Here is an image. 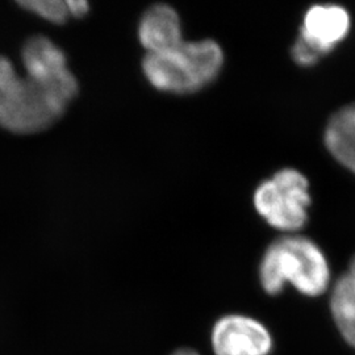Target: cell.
Listing matches in <instances>:
<instances>
[{"label":"cell","mask_w":355,"mask_h":355,"mask_svg":"<svg viewBox=\"0 0 355 355\" xmlns=\"http://www.w3.org/2000/svg\"><path fill=\"white\" fill-rule=\"evenodd\" d=\"M350 29L349 12L337 4H318L304 15L299 38L321 57L341 42Z\"/></svg>","instance_id":"cell-6"},{"label":"cell","mask_w":355,"mask_h":355,"mask_svg":"<svg viewBox=\"0 0 355 355\" xmlns=\"http://www.w3.org/2000/svg\"><path fill=\"white\" fill-rule=\"evenodd\" d=\"M171 355H200L196 350H192V349H187V347H184V349H179L177 352H174Z\"/></svg>","instance_id":"cell-13"},{"label":"cell","mask_w":355,"mask_h":355,"mask_svg":"<svg viewBox=\"0 0 355 355\" xmlns=\"http://www.w3.org/2000/svg\"><path fill=\"white\" fill-rule=\"evenodd\" d=\"M311 204L308 179L295 168H283L254 193V207L267 223L284 232L303 228Z\"/></svg>","instance_id":"cell-4"},{"label":"cell","mask_w":355,"mask_h":355,"mask_svg":"<svg viewBox=\"0 0 355 355\" xmlns=\"http://www.w3.org/2000/svg\"><path fill=\"white\" fill-rule=\"evenodd\" d=\"M17 4L54 24H64L71 16L67 0H23Z\"/></svg>","instance_id":"cell-10"},{"label":"cell","mask_w":355,"mask_h":355,"mask_svg":"<svg viewBox=\"0 0 355 355\" xmlns=\"http://www.w3.org/2000/svg\"><path fill=\"white\" fill-rule=\"evenodd\" d=\"M224 53L212 40L183 41L168 51L146 53L144 74L155 89L177 94L195 92L218 76Z\"/></svg>","instance_id":"cell-3"},{"label":"cell","mask_w":355,"mask_h":355,"mask_svg":"<svg viewBox=\"0 0 355 355\" xmlns=\"http://www.w3.org/2000/svg\"><path fill=\"white\" fill-rule=\"evenodd\" d=\"M21 58L24 76H17L12 62L0 55V127L31 135L53 127L64 116L79 85L64 51L45 36L29 38Z\"/></svg>","instance_id":"cell-1"},{"label":"cell","mask_w":355,"mask_h":355,"mask_svg":"<svg viewBox=\"0 0 355 355\" xmlns=\"http://www.w3.org/2000/svg\"><path fill=\"white\" fill-rule=\"evenodd\" d=\"M67 4H69L71 16L76 19H80L89 12V4L85 0H67Z\"/></svg>","instance_id":"cell-12"},{"label":"cell","mask_w":355,"mask_h":355,"mask_svg":"<svg viewBox=\"0 0 355 355\" xmlns=\"http://www.w3.org/2000/svg\"><path fill=\"white\" fill-rule=\"evenodd\" d=\"M141 45L148 53L168 51L183 42L179 15L167 4H155L144 13L139 26Z\"/></svg>","instance_id":"cell-7"},{"label":"cell","mask_w":355,"mask_h":355,"mask_svg":"<svg viewBox=\"0 0 355 355\" xmlns=\"http://www.w3.org/2000/svg\"><path fill=\"white\" fill-rule=\"evenodd\" d=\"M211 343L215 355H268L274 346L266 327L245 315H228L217 320Z\"/></svg>","instance_id":"cell-5"},{"label":"cell","mask_w":355,"mask_h":355,"mask_svg":"<svg viewBox=\"0 0 355 355\" xmlns=\"http://www.w3.org/2000/svg\"><path fill=\"white\" fill-rule=\"evenodd\" d=\"M347 272L353 277L355 279V257L353 258V261L350 262V267H349V270H347Z\"/></svg>","instance_id":"cell-14"},{"label":"cell","mask_w":355,"mask_h":355,"mask_svg":"<svg viewBox=\"0 0 355 355\" xmlns=\"http://www.w3.org/2000/svg\"><path fill=\"white\" fill-rule=\"evenodd\" d=\"M259 279L268 295H278L290 283L305 296L316 297L329 287V263L315 242L287 236L268 246L259 266Z\"/></svg>","instance_id":"cell-2"},{"label":"cell","mask_w":355,"mask_h":355,"mask_svg":"<svg viewBox=\"0 0 355 355\" xmlns=\"http://www.w3.org/2000/svg\"><path fill=\"white\" fill-rule=\"evenodd\" d=\"M325 144L331 155L355 174V103L343 107L330 119Z\"/></svg>","instance_id":"cell-8"},{"label":"cell","mask_w":355,"mask_h":355,"mask_svg":"<svg viewBox=\"0 0 355 355\" xmlns=\"http://www.w3.org/2000/svg\"><path fill=\"white\" fill-rule=\"evenodd\" d=\"M330 311L343 340L355 349V279L349 272L333 287Z\"/></svg>","instance_id":"cell-9"},{"label":"cell","mask_w":355,"mask_h":355,"mask_svg":"<svg viewBox=\"0 0 355 355\" xmlns=\"http://www.w3.org/2000/svg\"><path fill=\"white\" fill-rule=\"evenodd\" d=\"M292 57L297 64H303V66L313 64L320 58L318 53L313 51L309 45H306L304 41L300 38H297V41L295 42V45L292 48Z\"/></svg>","instance_id":"cell-11"}]
</instances>
